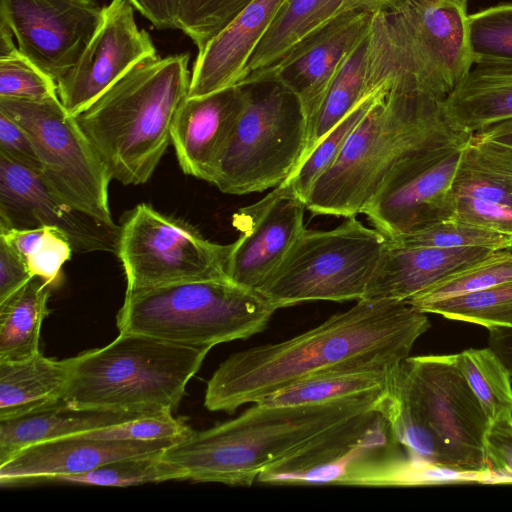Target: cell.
Segmentation results:
<instances>
[{
    "instance_id": "cell-1",
    "label": "cell",
    "mask_w": 512,
    "mask_h": 512,
    "mask_svg": "<svg viewBox=\"0 0 512 512\" xmlns=\"http://www.w3.org/2000/svg\"><path fill=\"white\" fill-rule=\"evenodd\" d=\"M429 327L407 301L358 300L302 334L230 355L208 381L204 405L232 413L316 374L392 370Z\"/></svg>"
},
{
    "instance_id": "cell-2",
    "label": "cell",
    "mask_w": 512,
    "mask_h": 512,
    "mask_svg": "<svg viewBox=\"0 0 512 512\" xmlns=\"http://www.w3.org/2000/svg\"><path fill=\"white\" fill-rule=\"evenodd\" d=\"M380 412L409 455L443 476L490 475V421L455 365L454 354L403 359L390 373Z\"/></svg>"
},
{
    "instance_id": "cell-3",
    "label": "cell",
    "mask_w": 512,
    "mask_h": 512,
    "mask_svg": "<svg viewBox=\"0 0 512 512\" xmlns=\"http://www.w3.org/2000/svg\"><path fill=\"white\" fill-rule=\"evenodd\" d=\"M384 391L311 405L256 402L234 419L191 430L160 458L180 480L251 486L266 468L326 429L379 406Z\"/></svg>"
},
{
    "instance_id": "cell-4",
    "label": "cell",
    "mask_w": 512,
    "mask_h": 512,
    "mask_svg": "<svg viewBox=\"0 0 512 512\" xmlns=\"http://www.w3.org/2000/svg\"><path fill=\"white\" fill-rule=\"evenodd\" d=\"M462 133L449 121L444 100L388 88L356 126L336 162L315 182L306 207L313 215L356 216L396 164Z\"/></svg>"
},
{
    "instance_id": "cell-5",
    "label": "cell",
    "mask_w": 512,
    "mask_h": 512,
    "mask_svg": "<svg viewBox=\"0 0 512 512\" xmlns=\"http://www.w3.org/2000/svg\"><path fill=\"white\" fill-rule=\"evenodd\" d=\"M188 64V54L147 59L76 117L113 179L138 185L154 173L188 96Z\"/></svg>"
},
{
    "instance_id": "cell-6",
    "label": "cell",
    "mask_w": 512,
    "mask_h": 512,
    "mask_svg": "<svg viewBox=\"0 0 512 512\" xmlns=\"http://www.w3.org/2000/svg\"><path fill=\"white\" fill-rule=\"evenodd\" d=\"M211 348L119 332L106 346L74 357L63 401L102 412H172Z\"/></svg>"
},
{
    "instance_id": "cell-7",
    "label": "cell",
    "mask_w": 512,
    "mask_h": 512,
    "mask_svg": "<svg viewBox=\"0 0 512 512\" xmlns=\"http://www.w3.org/2000/svg\"><path fill=\"white\" fill-rule=\"evenodd\" d=\"M276 310L257 290L228 278L197 280L126 290L116 324L119 332L213 347L262 332Z\"/></svg>"
},
{
    "instance_id": "cell-8",
    "label": "cell",
    "mask_w": 512,
    "mask_h": 512,
    "mask_svg": "<svg viewBox=\"0 0 512 512\" xmlns=\"http://www.w3.org/2000/svg\"><path fill=\"white\" fill-rule=\"evenodd\" d=\"M370 34L396 89L445 100L473 66L466 8L450 0H402L375 11Z\"/></svg>"
},
{
    "instance_id": "cell-9",
    "label": "cell",
    "mask_w": 512,
    "mask_h": 512,
    "mask_svg": "<svg viewBox=\"0 0 512 512\" xmlns=\"http://www.w3.org/2000/svg\"><path fill=\"white\" fill-rule=\"evenodd\" d=\"M244 104L212 181L242 195L285 181L298 166L308 123L297 98L275 81L242 86Z\"/></svg>"
},
{
    "instance_id": "cell-10",
    "label": "cell",
    "mask_w": 512,
    "mask_h": 512,
    "mask_svg": "<svg viewBox=\"0 0 512 512\" xmlns=\"http://www.w3.org/2000/svg\"><path fill=\"white\" fill-rule=\"evenodd\" d=\"M386 245L385 235L356 216L332 230L305 229L258 292L276 309L308 301L361 300Z\"/></svg>"
},
{
    "instance_id": "cell-11",
    "label": "cell",
    "mask_w": 512,
    "mask_h": 512,
    "mask_svg": "<svg viewBox=\"0 0 512 512\" xmlns=\"http://www.w3.org/2000/svg\"><path fill=\"white\" fill-rule=\"evenodd\" d=\"M0 112L27 131L41 163L40 175L58 197L102 223L116 225L108 200L110 171L59 97L41 101L0 98Z\"/></svg>"
},
{
    "instance_id": "cell-12",
    "label": "cell",
    "mask_w": 512,
    "mask_h": 512,
    "mask_svg": "<svg viewBox=\"0 0 512 512\" xmlns=\"http://www.w3.org/2000/svg\"><path fill=\"white\" fill-rule=\"evenodd\" d=\"M230 248L231 244L211 242L186 222L142 203L120 226L116 254L123 266L126 290L131 291L227 279Z\"/></svg>"
},
{
    "instance_id": "cell-13",
    "label": "cell",
    "mask_w": 512,
    "mask_h": 512,
    "mask_svg": "<svg viewBox=\"0 0 512 512\" xmlns=\"http://www.w3.org/2000/svg\"><path fill=\"white\" fill-rule=\"evenodd\" d=\"M472 134L432 144L396 164L363 207L387 238L452 219L454 177Z\"/></svg>"
},
{
    "instance_id": "cell-14",
    "label": "cell",
    "mask_w": 512,
    "mask_h": 512,
    "mask_svg": "<svg viewBox=\"0 0 512 512\" xmlns=\"http://www.w3.org/2000/svg\"><path fill=\"white\" fill-rule=\"evenodd\" d=\"M157 53L145 29L137 26L128 0H112L74 66L57 81L58 97L77 117L135 65Z\"/></svg>"
},
{
    "instance_id": "cell-15",
    "label": "cell",
    "mask_w": 512,
    "mask_h": 512,
    "mask_svg": "<svg viewBox=\"0 0 512 512\" xmlns=\"http://www.w3.org/2000/svg\"><path fill=\"white\" fill-rule=\"evenodd\" d=\"M94 0H1L20 53L57 83L76 63L102 19Z\"/></svg>"
},
{
    "instance_id": "cell-16",
    "label": "cell",
    "mask_w": 512,
    "mask_h": 512,
    "mask_svg": "<svg viewBox=\"0 0 512 512\" xmlns=\"http://www.w3.org/2000/svg\"><path fill=\"white\" fill-rule=\"evenodd\" d=\"M305 209V201L284 181L261 200L240 208L233 216L240 236L231 243L228 278L258 291L306 229Z\"/></svg>"
},
{
    "instance_id": "cell-17",
    "label": "cell",
    "mask_w": 512,
    "mask_h": 512,
    "mask_svg": "<svg viewBox=\"0 0 512 512\" xmlns=\"http://www.w3.org/2000/svg\"><path fill=\"white\" fill-rule=\"evenodd\" d=\"M374 12L349 10L333 18L276 64L237 85L275 81L301 105L309 127L347 55L369 33Z\"/></svg>"
},
{
    "instance_id": "cell-18",
    "label": "cell",
    "mask_w": 512,
    "mask_h": 512,
    "mask_svg": "<svg viewBox=\"0 0 512 512\" xmlns=\"http://www.w3.org/2000/svg\"><path fill=\"white\" fill-rule=\"evenodd\" d=\"M53 226L74 252H117L120 226L107 225L69 206L40 173L0 154V230Z\"/></svg>"
},
{
    "instance_id": "cell-19",
    "label": "cell",
    "mask_w": 512,
    "mask_h": 512,
    "mask_svg": "<svg viewBox=\"0 0 512 512\" xmlns=\"http://www.w3.org/2000/svg\"><path fill=\"white\" fill-rule=\"evenodd\" d=\"M379 407L380 403L326 429L266 468L257 481L272 485H339L352 462L394 437Z\"/></svg>"
},
{
    "instance_id": "cell-20",
    "label": "cell",
    "mask_w": 512,
    "mask_h": 512,
    "mask_svg": "<svg viewBox=\"0 0 512 512\" xmlns=\"http://www.w3.org/2000/svg\"><path fill=\"white\" fill-rule=\"evenodd\" d=\"M173 441L99 439L83 435L29 446L0 465L1 486L49 482L58 476L89 472L109 462L162 452Z\"/></svg>"
},
{
    "instance_id": "cell-21",
    "label": "cell",
    "mask_w": 512,
    "mask_h": 512,
    "mask_svg": "<svg viewBox=\"0 0 512 512\" xmlns=\"http://www.w3.org/2000/svg\"><path fill=\"white\" fill-rule=\"evenodd\" d=\"M244 104L242 86L186 97L171 130V143L184 173L212 183Z\"/></svg>"
},
{
    "instance_id": "cell-22",
    "label": "cell",
    "mask_w": 512,
    "mask_h": 512,
    "mask_svg": "<svg viewBox=\"0 0 512 512\" xmlns=\"http://www.w3.org/2000/svg\"><path fill=\"white\" fill-rule=\"evenodd\" d=\"M288 0H254L197 53L187 97L205 96L241 80L251 54Z\"/></svg>"
},
{
    "instance_id": "cell-23",
    "label": "cell",
    "mask_w": 512,
    "mask_h": 512,
    "mask_svg": "<svg viewBox=\"0 0 512 512\" xmlns=\"http://www.w3.org/2000/svg\"><path fill=\"white\" fill-rule=\"evenodd\" d=\"M492 251L494 250L478 246H395L387 240L364 298L407 301L451 273L486 257Z\"/></svg>"
},
{
    "instance_id": "cell-24",
    "label": "cell",
    "mask_w": 512,
    "mask_h": 512,
    "mask_svg": "<svg viewBox=\"0 0 512 512\" xmlns=\"http://www.w3.org/2000/svg\"><path fill=\"white\" fill-rule=\"evenodd\" d=\"M452 191L454 219L512 239V179L474 135L462 155Z\"/></svg>"
},
{
    "instance_id": "cell-25",
    "label": "cell",
    "mask_w": 512,
    "mask_h": 512,
    "mask_svg": "<svg viewBox=\"0 0 512 512\" xmlns=\"http://www.w3.org/2000/svg\"><path fill=\"white\" fill-rule=\"evenodd\" d=\"M74 361V357L48 358L41 352L23 360H0V420L26 415L62 401Z\"/></svg>"
},
{
    "instance_id": "cell-26",
    "label": "cell",
    "mask_w": 512,
    "mask_h": 512,
    "mask_svg": "<svg viewBox=\"0 0 512 512\" xmlns=\"http://www.w3.org/2000/svg\"><path fill=\"white\" fill-rule=\"evenodd\" d=\"M451 124L475 134L512 118V66L475 65L444 100Z\"/></svg>"
},
{
    "instance_id": "cell-27",
    "label": "cell",
    "mask_w": 512,
    "mask_h": 512,
    "mask_svg": "<svg viewBox=\"0 0 512 512\" xmlns=\"http://www.w3.org/2000/svg\"><path fill=\"white\" fill-rule=\"evenodd\" d=\"M143 414L76 409L63 400L19 417L0 420V465L21 450L49 440L114 425Z\"/></svg>"
},
{
    "instance_id": "cell-28",
    "label": "cell",
    "mask_w": 512,
    "mask_h": 512,
    "mask_svg": "<svg viewBox=\"0 0 512 512\" xmlns=\"http://www.w3.org/2000/svg\"><path fill=\"white\" fill-rule=\"evenodd\" d=\"M342 2L343 0H288L251 54L241 80L283 59L342 13Z\"/></svg>"
},
{
    "instance_id": "cell-29",
    "label": "cell",
    "mask_w": 512,
    "mask_h": 512,
    "mask_svg": "<svg viewBox=\"0 0 512 512\" xmlns=\"http://www.w3.org/2000/svg\"><path fill=\"white\" fill-rule=\"evenodd\" d=\"M51 287L34 276L0 302V360H23L40 352L41 327L49 314Z\"/></svg>"
},
{
    "instance_id": "cell-30",
    "label": "cell",
    "mask_w": 512,
    "mask_h": 512,
    "mask_svg": "<svg viewBox=\"0 0 512 512\" xmlns=\"http://www.w3.org/2000/svg\"><path fill=\"white\" fill-rule=\"evenodd\" d=\"M391 371L354 370L320 373L284 387L258 402L272 406H298L379 393L387 388Z\"/></svg>"
},
{
    "instance_id": "cell-31",
    "label": "cell",
    "mask_w": 512,
    "mask_h": 512,
    "mask_svg": "<svg viewBox=\"0 0 512 512\" xmlns=\"http://www.w3.org/2000/svg\"><path fill=\"white\" fill-rule=\"evenodd\" d=\"M368 49L369 33L347 55L326 92L320 108L309 127L306 149L299 164L320 139L340 122L366 95L375 90L369 89L367 86Z\"/></svg>"
},
{
    "instance_id": "cell-32",
    "label": "cell",
    "mask_w": 512,
    "mask_h": 512,
    "mask_svg": "<svg viewBox=\"0 0 512 512\" xmlns=\"http://www.w3.org/2000/svg\"><path fill=\"white\" fill-rule=\"evenodd\" d=\"M454 361L490 422L512 415L511 375L491 348L461 351Z\"/></svg>"
},
{
    "instance_id": "cell-33",
    "label": "cell",
    "mask_w": 512,
    "mask_h": 512,
    "mask_svg": "<svg viewBox=\"0 0 512 512\" xmlns=\"http://www.w3.org/2000/svg\"><path fill=\"white\" fill-rule=\"evenodd\" d=\"M386 81L366 95L340 122H338L301 161L284 181L305 201L315 182L336 162L348 138L366 116L380 94L391 88Z\"/></svg>"
},
{
    "instance_id": "cell-34",
    "label": "cell",
    "mask_w": 512,
    "mask_h": 512,
    "mask_svg": "<svg viewBox=\"0 0 512 512\" xmlns=\"http://www.w3.org/2000/svg\"><path fill=\"white\" fill-rule=\"evenodd\" d=\"M0 237L23 257L33 276L51 286L58 283L63 265L74 252L66 234L53 226L0 230Z\"/></svg>"
},
{
    "instance_id": "cell-35",
    "label": "cell",
    "mask_w": 512,
    "mask_h": 512,
    "mask_svg": "<svg viewBox=\"0 0 512 512\" xmlns=\"http://www.w3.org/2000/svg\"><path fill=\"white\" fill-rule=\"evenodd\" d=\"M419 311L478 324L488 330L512 328V279L481 291L425 305Z\"/></svg>"
},
{
    "instance_id": "cell-36",
    "label": "cell",
    "mask_w": 512,
    "mask_h": 512,
    "mask_svg": "<svg viewBox=\"0 0 512 512\" xmlns=\"http://www.w3.org/2000/svg\"><path fill=\"white\" fill-rule=\"evenodd\" d=\"M512 279V251L494 250L486 257L444 277L407 302L420 310L425 305L481 291Z\"/></svg>"
},
{
    "instance_id": "cell-37",
    "label": "cell",
    "mask_w": 512,
    "mask_h": 512,
    "mask_svg": "<svg viewBox=\"0 0 512 512\" xmlns=\"http://www.w3.org/2000/svg\"><path fill=\"white\" fill-rule=\"evenodd\" d=\"M468 45L473 65L512 66V4L468 15Z\"/></svg>"
},
{
    "instance_id": "cell-38",
    "label": "cell",
    "mask_w": 512,
    "mask_h": 512,
    "mask_svg": "<svg viewBox=\"0 0 512 512\" xmlns=\"http://www.w3.org/2000/svg\"><path fill=\"white\" fill-rule=\"evenodd\" d=\"M388 243L405 247L457 248L478 246L492 250H510L512 239L500 232L454 218L426 228L387 238Z\"/></svg>"
},
{
    "instance_id": "cell-39",
    "label": "cell",
    "mask_w": 512,
    "mask_h": 512,
    "mask_svg": "<svg viewBox=\"0 0 512 512\" xmlns=\"http://www.w3.org/2000/svg\"><path fill=\"white\" fill-rule=\"evenodd\" d=\"M160 454L161 452L109 462L84 474L58 476L49 482L128 487L180 480L179 473L161 460Z\"/></svg>"
},
{
    "instance_id": "cell-40",
    "label": "cell",
    "mask_w": 512,
    "mask_h": 512,
    "mask_svg": "<svg viewBox=\"0 0 512 512\" xmlns=\"http://www.w3.org/2000/svg\"><path fill=\"white\" fill-rule=\"evenodd\" d=\"M253 1L179 0L177 29L192 40L199 52Z\"/></svg>"
},
{
    "instance_id": "cell-41",
    "label": "cell",
    "mask_w": 512,
    "mask_h": 512,
    "mask_svg": "<svg viewBox=\"0 0 512 512\" xmlns=\"http://www.w3.org/2000/svg\"><path fill=\"white\" fill-rule=\"evenodd\" d=\"M58 97L57 83L20 53L0 58V98L41 101Z\"/></svg>"
},
{
    "instance_id": "cell-42",
    "label": "cell",
    "mask_w": 512,
    "mask_h": 512,
    "mask_svg": "<svg viewBox=\"0 0 512 512\" xmlns=\"http://www.w3.org/2000/svg\"><path fill=\"white\" fill-rule=\"evenodd\" d=\"M191 430L183 421L173 417L172 412H164L139 415L79 435L99 439L176 442L187 436Z\"/></svg>"
},
{
    "instance_id": "cell-43",
    "label": "cell",
    "mask_w": 512,
    "mask_h": 512,
    "mask_svg": "<svg viewBox=\"0 0 512 512\" xmlns=\"http://www.w3.org/2000/svg\"><path fill=\"white\" fill-rule=\"evenodd\" d=\"M485 455L490 475L512 481V415L490 422L485 435Z\"/></svg>"
},
{
    "instance_id": "cell-44",
    "label": "cell",
    "mask_w": 512,
    "mask_h": 512,
    "mask_svg": "<svg viewBox=\"0 0 512 512\" xmlns=\"http://www.w3.org/2000/svg\"><path fill=\"white\" fill-rule=\"evenodd\" d=\"M0 154L40 173L41 163L27 131L12 118L0 112Z\"/></svg>"
},
{
    "instance_id": "cell-45",
    "label": "cell",
    "mask_w": 512,
    "mask_h": 512,
    "mask_svg": "<svg viewBox=\"0 0 512 512\" xmlns=\"http://www.w3.org/2000/svg\"><path fill=\"white\" fill-rule=\"evenodd\" d=\"M33 277L23 257L0 237V302L22 288Z\"/></svg>"
},
{
    "instance_id": "cell-46",
    "label": "cell",
    "mask_w": 512,
    "mask_h": 512,
    "mask_svg": "<svg viewBox=\"0 0 512 512\" xmlns=\"http://www.w3.org/2000/svg\"><path fill=\"white\" fill-rule=\"evenodd\" d=\"M157 29H177L179 0H128Z\"/></svg>"
},
{
    "instance_id": "cell-47",
    "label": "cell",
    "mask_w": 512,
    "mask_h": 512,
    "mask_svg": "<svg viewBox=\"0 0 512 512\" xmlns=\"http://www.w3.org/2000/svg\"><path fill=\"white\" fill-rule=\"evenodd\" d=\"M488 347L500 358L512 379V328L490 329Z\"/></svg>"
},
{
    "instance_id": "cell-48",
    "label": "cell",
    "mask_w": 512,
    "mask_h": 512,
    "mask_svg": "<svg viewBox=\"0 0 512 512\" xmlns=\"http://www.w3.org/2000/svg\"><path fill=\"white\" fill-rule=\"evenodd\" d=\"M473 135L512 149V118L487 126Z\"/></svg>"
},
{
    "instance_id": "cell-49",
    "label": "cell",
    "mask_w": 512,
    "mask_h": 512,
    "mask_svg": "<svg viewBox=\"0 0 512 512\" xmlns=\"http://www.w3.org/2000/svg\"><path fill=\"white\" fill-rule=\"evenodd\" d=\"M475 136V135H474ZM477 137V136H475ZM485 150L512 179V149L506 146L477 137Z\"/></svg>"
},
{
    "instance_id": "cell-50",
    "label": "cell",
    "mask_w": 512,
    "mask_h": 512,
    "mask_svg": "<svg viewBox=\"0 0 512 512\" xmlns=\"http://www.w3.org/2000/svg\"><path fill=\"white\" fill-rule=\"evenodd\" d=\"M402 0H343L341 12L349 10H364L375 12L379 10H388Z\"/></svg>"
},
{
    "instance_id": "cell-51",
    "label": "cell",
    "mask_w": 512,
    "mask_h": 512,
    "mask_svg": "<svg viewBox=\"0 0 512 512\" xmlns=\"http://www.w3.org/2000/svg\"><path fill=\"white\" fill-rule=\"evenodd\" d=\"M14 34L8 22L0 18V58H5L18 50L13 41Z\"/></svg>"
},
{
    "instance_id": "cell-52",
    "label": "cell",
    "mask_w": 512,
    "mask_h": 512,
    "mask_svg": "<svg viewBox=\"0 0 512 512\" xmlns=\"http://www.w3.org/2000/svg\"><path fill=\"white\" fill-rule=\"evenodd\" d=\"M456 4H458L461 7L466 8L468 0H450Z\"/></svg>"
}]
</instances>
